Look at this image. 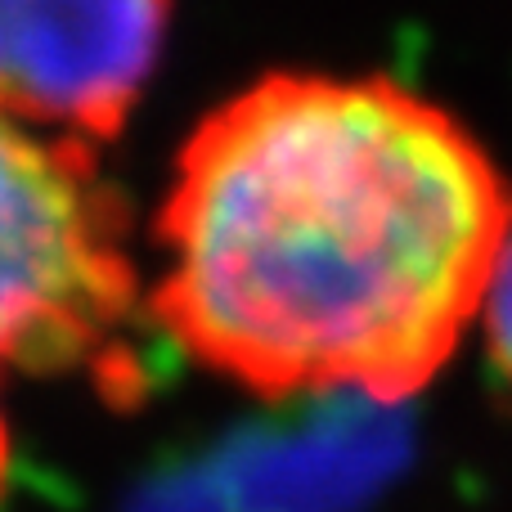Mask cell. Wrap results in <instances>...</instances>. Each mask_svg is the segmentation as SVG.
I'll return each mask as SVG.
<instances>
[{
	"label": "cell",
	"mask_w": 512,
	"mask_h": 512,
	"mask_svg": "<svg viewBox=\"0 0 512 512\" xmlns=\"http://www.w3.org/2000/svg\"><path fill=\"white\" fill-rule=\"evenodd\" d=\"M135 301L126 207L90 144L0 117V369L126 364Z\"/></svg>",
	"instance_id": "obj_2"
},
{
	"label": "cell",
	"mask_w": 512,
	"mask_h": 512,
	"mask_svg": "<svg viewBox=\"0 0 512 512\" xmlns=\"http://www.w3.org/2000/svg\"><path fill=\"white\" fill-rule=\"evenodd\" d=\"M512 225L490 149L387 77L270 72L198 122L153 319L256 396L409 400L481 319Z\"/></svg>",
	"instance_id": "obj_1"
},
{
	"label": "cell",
	"mask_w": 512,
	"mask_h": 512,
	"mask_svg": "<svg viewBox=\"0 0 512 512\" xmlns=\"http://www.w3.org/2000/svg\"><path fill=\"white\" fill-rule=\"evenodd\" d=\"M481 333H486V355L499 369V378L512 387V225L504 234V248L495 256V270L486 283V301H481Z\"/></svg>",
	"instance_id": "obj_4"
},
{
	"label": "cell",
	"mask_w": 512,
	"mask_h": 512,
	"mask_svg": "<svg viewBox=\"0 0 512 512\" xmlns=\"http://www.w3.org/2000/svg\"><path fill=\"white\" fill-rule=\"evenodd\" d=\"M171 0H0V117L113 140L140 104Z\"/></svg>",
	"instance_id": "obj_3"
},
{
	"label": "cell",
	"mask_w": 512,
	"mask_h": 512,
	"mask_svg": "<svg viewBox=\"0 0 512 512\" xmlns=\"http://www.w3.org/2000/svg\"><path fill=\"white\" fill-rule=\"evenodd\" d=\"M5 481H9V427L5 414H0V495H5Z\"/></svg>",
	"instance_id": "obj_5"
}]
</instances>
